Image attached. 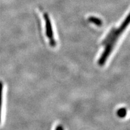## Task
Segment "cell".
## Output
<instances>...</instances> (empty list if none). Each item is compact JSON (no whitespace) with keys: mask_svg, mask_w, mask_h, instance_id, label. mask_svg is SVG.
Returning a JSON list of instances; mask_svg holds the SVG:
<instances>
[{"mask_svg":"<svg viewBox=\"0 0 130 130\" xmlns=\"http://www.w3.org/2000/svg\"><path fill=\"white\" fill-rule=\"evenodd\" d=\"M3 89V83L1 81H0V123H1V107H2Z\"/></svg>","mask_w":130,"mask_h":130,"instance_id":"5","label":"cell"},{"mask_svg":"<svg viewBox=\"0 0 130 130\" xmlns=\"http://www.w3.org/2000/svg\"><path fill=\"white\" fill-rule=\"evenodd\" d=\"M129 14H128L122 23L121 25H120L118 28H113L107 34V36L102 42V45L104 46V50L98 61V63L100 66H103L106 63L107 59L109 57L110 55L111 54L115 48V45L116 44V42L119 40V38L123 31L126 30V27L129 25Z\"/></svg>","mask_w":130,"mask_h":130,"instance_id":"1","label":"cell"},{"mask_svg":"<svg viewBox=\"0 0 130 130\" xmlns=\"http://www.w3.org/2000/svg\"><path fill=\"white\" fill-rule=\"evenodd\" d=\"M56 130H64V129H63V127L61 125H59L57 126Z\"/></svg>","mask_w":130,"mask_h":130,"instance_id":"6","label":"cell"},{"mask_svg":"<svg viewBox=\"0 0 130 130\" xmlns=\"http://www.w3.org/2000/svg\"><path fill=\"white\" fill-rule=\"evenodd\" d=\"M45 21V28H46V35L48 38L50 43L51 46H55L56 45V40L54 37V32L52 27V24L51 20H50V16L47 13H45L43 15Z\"/></svg>","mask_w":130,"mask_h":130,"instance_id":"2","label":"cell"},{"mask_svg":"<svg viewBox=\"0 0 130 130\" xmlns=\"http://www.w3.org/2000/svg\"><path fill=\"white\" fill-rule=\"evenodd\" d=\"M89 21L91 23H93L97 26H101L102 24V21L98 18L95 16H90L88 19Z\"/></svg>","mask_w":130,"mask_h":130,"instance_id":"3","label":"cell"},{"mask_svg":"<svg viewBox=\"0 0 130 130\" xmlns=\"http://www.w3.org/2000/svg\"><path fill=\"white\" fill-rule=\"evenodd\" d=\"M127 111L125 108H119L117 111V115H118L119 118H123L126 116Z\"/></svg>","mask_w":130,"mask_h":130,"instance_id":"4","label":"cell"}]
</instances>
